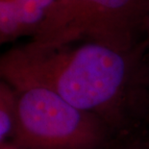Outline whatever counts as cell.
Masks as SVG:
<instances>
[{
	"label": "cell",
	"instance_id": "5",
	"mask_svg": "<svg viewBox=\"0 0 149 149\" xmlns=\"http://www.w3.org/2000/svg\"><path fill=\"white\" fill-rule=\"evenodd\" d=\"M15 88L0 77V147L6 146L12 137L15 117Z\"/></svg>",
	"mask_w": 149,
	"mask_h": 149
},
{
	"label": "cell",
	"instance_id": "3",
	"mask_svg": "<svg viewBox=\"0 0 149 149\" xmlns=\"http://www.w3.org/2000/svg\"><path fill=\"white\" fill-rule=\"evenodd\" d=\"M147 0H54L30 40L43 44L95 42L132 50L142 42Z\"/></svg>",
	"mask_w": 149,
	"mask_h": 149
},
{
	"label": "cell",
	"instance_id": "6",
	"mask_svg": "<svg viewBox=\"0 0 149 149\" xmlns=\"http://www.w3.org/2000/svg\"><path fill=\"white\" fill-rule=\"evenodd\" d=\"M54 0H17L27 36L32 38L45 18Z\"/></svg>",
	"mask_w": 149,
	"mask_h": 149
},
{
	"label": "cell",
	"instance_id": "4",
	"mask_svg": "<svg viewBox=\"0 0 149 149\" xmlns=\"http://www.w3.org/2000/svg\"><path fill=\"white\" fill-rule=\"evenodd\" d=\"M26 36L17 0H0V46Z\"/></svg>",
	"mask_w": 149,
	"mask_h": 149
},
{
	"label": "cell",
	"instance_id": "1",
	"mask_svg": "<svg viewBox=\"0 0 149 149\" xmlns=\"http://www.w3.org/2000/svg\"><path fill=\"white\" fill-rule=\"evenodd\" d=\"M0 77L13 87L39 86L126 134L149 105L144 43L118 50L95 42L43 44L33 40L0 54Z\"/></svg>",
	"mask_w": 149,
	"mask_h": 149
},
{
	"label": "cell",
	"instance_id": "9",
	"mask_svg": "<svg viewBox=\"0 0 149 149\" xmlns=\"http://www.w3.org/2000/svg\"><path fill=\"white\" fill-rule=\"evenodd\" d=\"M0 149H9V148H7V147H5V146H4V147H0Z\"/></svg>",
	"mask_w": 149,
	"mask_h": 149
},
{
	"label": "cell",
	"instance_id": "7",
	"mask_svg": "<svg viewBox=\"0 0 149 149\" xmlns=\"http://www.w3.org/2000/svg\"><path fill=\"white\" fill-rule=\"evenodd\" d=\"M142 42L144 43L145 59H146L148 70H149V0H147L146 11H145L143 26H142Z\"/></svg>",
	"mask_w": 149,
	"mask_h": 149
},
{
	"label": "cell",
	"instance_id": "8",
	"mask_svg": "<svg viewBox=\"0 0 149 149\" xmlns=\"http://www.w3.org/2000/svg\"><path fill=\"white\" fill-rule=\"evenodd\" d=\"M108 149H149L146 145L141 144V142H128V143H123L118 146H110Z\"/></svg>",
	"mask_w": 149,
	"mask_h": 149
},
{
	"label": "cell",
	"instance_id": "2",
	"mask_svg": "<svg viewBox=\"0 0 149 149\" xmlns=\"http://www.w3.org/2000/svg\"><path fill=\"white\" fill-rule=\"evenodd\" d=\"M15 117L9 149H108L113 133L95 116L39 86L14 87Z\"/></svg>",
	"mask_w": 149,
	"mask_h": 149
}]
</instances>
